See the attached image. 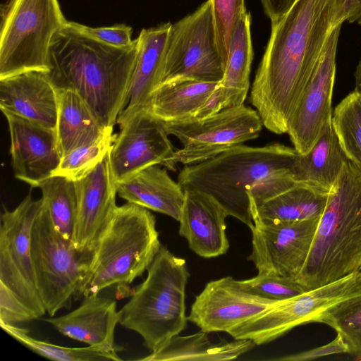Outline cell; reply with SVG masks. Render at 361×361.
I'll return each mask as SVG.
<instances>
[{
    "label": "cell",
    "mask_w": 361,
    "mask_h": 361,
    "mask_svg": "<svg viewBox=\"0 0 361 361\" xmlns=\"http://www.w3.org/2000/svg\"><path fill=\"white\" fill-rule=\"evenodd\" d=\"M224 73L210 0L171 24L160 85L183 80L220 82Z\"/></svg>",
    "instance_id": "10"
},
{
    "label": "cell",
    "mask_w": 361,
    "mask_h": 361,
    "mask_svg": "<svg viewBox=\"0 0 361 361\" xmlns=\"http://www.w3.org/2000/svg\"><path fill=\"white\" fill-rule=\"evenodd\" d=\"M264 12L271 23L279 20L297 0H261Z\"/></svg>",
    "instance_id": "40"
},
{
    "label": "cell",
    "mask_w": 361,
    "mask_h": 361,
    "mask_svg": "<svg viewBox=\"0 0 361 361\" xmlns=\"http://www.w3.org/2000/svg\"><path fill=\"white\" fill-rule=\"evenodd\" d=\"M297 153L280 143L263 147L242 144L204 161L184 166L178 182L183 190L209 195L228 216L251 228L254 222L248 192L268 178L290 171Z\"/></svg>",
    "instance_id": "3"
},
{
    "label": "cell",
    "mask_w": 361,
    "mask_h": 361,
    "mask_svg": "<svg viewBox=\"0 0 361 361\" xmlns=\"http://www.w3.org/2000/svg\"><path fill=\"white\" fill-rule=\"evenodd\" d=\"M355 90L361 94V59L359 61L354 73Z\"/></svg>",
    "instance_id": "42"
},
{
    "label": "cell",
    "mask_w": 361,
    "mask_h": 361,
    "mask_svg": "<svg viewBox=\"0 0 361 361\" xmlns=\"http://www.w3.org/2000/svg\"><path fill=\"white\" fill-rule=\"evenodd\" d=\"M120 131L109 152L116 183L154 165L164 166L175 150L163 122L147 109L118 118Z\"/></svg>",
    "instance_id": "14"
},
{
    "label": "cell",
    "mask_w": 361,
    "mask_h": 361,
    "mask_svg": "<svg viewBox=\"0 0 361 361\" xmlns=\"http://www.w3.org/2000/svg\"><path fill=\"white\" fill-rule=\"evenodd\" d=\"M341 27L332 30L288 124L287 133L300 154H307L333 124L332 96Z\"/></svg>",
    "instance_id": "13"
},
{
    "label": "cell",
    "mask_w": 361,
    "mask_h": 361,
    "mask_svg": "<svg viewBox=\"0 0 361 361\" xmlns=\"http://www.w3.org/2000/svg\"><path fill=\"white\" fill-rule=\"evenodd\" d=\"M278 302L249 293L240 287L237 280L225 276L206 284L195 297L188 321L207 333H228Z\"/></svg>",
    "instance_id": "16"
},
{
    "label": "cell",
    "mask_w": 361,
    "mask_h": 361,
    "mask_svg": "<svg viewBox=\"0 0 361 361\" xmlns=\"http://www.w3.org/2000/svg\"><path fill=\"white\" fill-rule=\"evenodd\" d=\"M329 193L296 183L256 207H251L254 224L295 222L319 219Z\"/></svg>",
    "instance_id": "26"
},
{
    "label": "cell",
    "mask_w": 361,
    "mask_h": 361,
    "mask_svg": "<svg viewBox=\"0 0 361 361\" xmlns=\"http://www.w3.org/2000/svg\"><path fill=\"white\" fill-rule=\"evenodd\" d=\"M207 332H199L188 336H175L142 361L230 360L250 351L256 345L249 339H234L228 341L220 339L214 342Z\"/></svg>",
    "instance_id": "25"
},
{
    "label": "cell",
    "mask_w": 361,
    "mask_h": 361,
    "mask_svg": "<svg viewBox=\"0 0 361 361\" xmlns=\"http://www.w3.org/2000/svg\"><path fill=\"white\" fill-rule=\"evenodd\" d=\"M250 14L240 16L231 39L224 76L219 83L221 110L244 104L250 88L252 61Z\"/></svg>",
    "instance_id": "27"
},
{
    "label": "cell",
    "mask_w": 361,
    "mask_h": 361,
    "mask_svg": "<svg viewBox=\"0 0 361 361\" xmlns=\"http://www.w3.org/2000/svg\"><path fill=\"white\" fill-rule=\"evenodd\" d=\"M171 23L142 29L137 37V54L131 78L128 102L118 118L145 109L162 80L166 44Z\"/></svg>",
    "instance_id": "22"
},
{
    "label": "cell",
    "mask_w": 361,
    "mask_h": 361,
    "mask_svg": "<svg viewBox=\"0 0 361 361\" xmlns=\"http://www.w3.org/2000/svg\"><path fill=\"white\" fill-rule=\"evenodd\" d=\"M137 54V38L113 46L68 20L52 39L45 73L57 90L75 92L105 127H114L128 102Z\"/></svg>",
    "instance_id": "2"
},
{
    "label": "cell",
    "mask_w": 361,
    "mask_h": 361,
    "mask_svg": "<svg viewBox=\"0 0 361 361\" xmlns=\"http://www.w3.org/2000/svg\"><path fill=\"white\" fill-rule=\"evenodd\" d=\"M219 83L183 80L160 85L145 109L163 123L193 118L218 89Z\"/></svg>",
    "instance_id": "28"
},
{
    "label": "cell",
    "mask_w": 361,
    "mask_h": 361,
    "mask_svg": "<svg viewBox=\"0 0 361 361\" xmlns=\"http://www.w3.org/2000/svg\"><path fill=\"white\" fill-rule=\"evenodd\" d=\"M343 4V0H297L271 23L250 96L264 127L271 133H287L332 30L345 21Z\"/></svg>",
    "instance_id": "1"
},
{
    "label": "cell",
    "mask_w": 361,
    "mask_h": 361,
    "mask_svg": "<svg viewBox=\"0 0 361 361\" xmlns=\"http://www.w3.org/2000/svg\"><path fill=\"white\" fill-rule=\"evenodd\" d=\"M39 188L54 227L65 238L72 241L78 204L75 181L52 176L44 180Z\"/></svg>",
    "instance_id": "30"
},
{
    "label": "cell",
    "mask_w": 361,
    "mask_h": 361,
    "mask_svg": "<svg viewBox=\"0 0 361 361\" xmlns=\"http://www.w3.org/2000/svg\"><path fill=\"white\" fill-rule=\"evenodd\" d=\"M343 12L345 20L361 25V0H343Z\"/></svg>",
    "instance_id": "41"
},
{
    "label": "cell",
    "mask_w": 361,
    "mask_h": 361,
    "mask_svg": "<svg viewBox=\"0 0 361 361\" xmlns=\"http://www.w3.org/2000/svg\"><path fill=\"white\" fill-rule=\"evenodd\" d=\"M114 127L94 142L80 146L61 157L53 176L77 181L87 176L109 154L116 134Z\"/></svg>",
    "instance_id": "33"
},
{
    "label": "cell",
    "mask_w": 361,
    "mask_h": 361,
    "mask_svg": "<svg viewBox=\"0 0 361 361\" xmlns=\"http://www.w3.org/2000/svg\"><path fill=\"white\" fill-rule=\"evenodd\" d=\"M59 91L45 73L29 71L0 80V109L56 129Z\"/></svg>",
    "instance_id": "20"
},
{
    "label": "cell",
    "mask_w": 361,
    "mask_h": 361,
    "mask_svg": "<svg viewBox=\"0 0 361 361\" xmlns=\"http://www.w3.org/2000/svg\"><path fill=\"white\" fill-rule=\"evenodd\" d=\"M3 114L8 126L14 176L32 188H39L53 176L61 161L56 129L8 112Z\"/></svg>",
    "instance_id": "17"
},
{
    "label": "cell",
    "mask_w": 361,
    "mask_h": 361,
    "mask_svg": "<svg viewBox=\"0 0 361 361\" xmlns=\"http://www.w3.org/2000/svg\"><path fill=\"white\" fill-rule=\"evenodd\" d=\"M76 25L85 33L104 43L126 47L132 44V27L125 24H117L109 27H92L76 23Z\"/></svg>",
    "instance_id": "38"
},
{
    "label": "cell",
    "mask_w": 361,
    "mask_h": 361,
    "mask_svg": "<svg viewBox=\"0 0 361 361\" xmlns=\"http://www.w3.org/2000/svg\"><path fill=\"white\" fill-rule=\"evenodd\" d=\"M359 295H361V271L279 301L227 334L234 339L251 340L257 345L266 344L298 326L318 322L322 314L331 308Z\"/></svg>",
    "instance_id": "11"
},
{
    "label": "cell",
    "mask_w": 361,
    "mask_h": 361,
    "mask_svg": "<svg viewBox=\"0 0 361 361\" xmlns=\"http://www.w3.org/2000/svg\"><path fill=\"white\" fill-rule=\"evenodd\" d=\"M350 348L343 336L337 333L335 338L324 345L319 346L306 351L288 355L281 357L273 358L278 361H305L341 353H349Z\"/></svg>",
    "instance_id": "39"
},
{
    "label": "cell",
    "mask_w": 361,
    "mask_h": 361,
    "mask_svg": "<svg viewBox=\"0 0 361 361\" xmlns=\"http://www.w3.org/2000/svg\"><path fill=\"white\" fill-rule=\"evenodd\" d=\"M142 283L119 310V324L138 334L155 351L187 326L185 287L190 274L183 258L161 246Z\"/></svg>",
    "instance_id": "5"
},
{
    "label": "cell",
    "mask_w": 361,
    "mask_h": 361,
    "mask_svg": "<svg viewBox=\"0 0 361 361\" xmlns=\"http://www.w3.org/2000/svg\"><path fill=\"white\" fill-rule=\"evenodd\" d=\"M161 246L149 209L130 202L118 206L93 252L79 297L130 285L147 270Z\"/></svg>",
    "instance_id": "6"
},
{
    "label": "cell",
    "mask_w": 361,
    "mask_h": 361,
    "mask_svg": "<svg viewBox=\"0 0 361 361\" xmlns=\"http://www.w3.org/2000/svg\"><path fill=\"white\" fill-rule=\"evenodd\" d=\"M42 199L28 194L13 210L4 209L0 226V283L10 289L40 318L47 313L32 267L30 240Z\"/></svg>",
    "instance_id": "12"
},
{
    "label": "cell",
    "mask_w": 361,
    "mask_h": 361,
    "mask_svg": "<svg viewBox=\"0 0 361 361\" xmlns=\"http://www.w3.org/2000/svg\"><path fill=\"white\" fill-rule=\"evenodd\" d=\"M119 319L114 300L93 294L84 297L82 304L74 310L43 320L71 339L89 346L118 351L114 331Z\"/></svg>",
    "instance_id": "21"
},
{
    "label": "cell",
    "mask_w": 361,
    "mask_h": 361,
    "mask_svg": "<svg viewBox=\"0 0 361 361\" xmlns=\"http://www.w3.org/2000/svg\"><path fill=\"white\" fill-rule=\"evenodd\" d=\"M218 49L224 68L231 39L240 16L246 11L245 0H210Z\"/></svg>",
    "instance_id": "36"
},
{
    "label": "cell",
    "mask_w": 361,
    "mask_h": 361,
    "mask_svg": "<svg viewBox=\"0 0 361 361\" xmlns=\"http://www.w3.org/2000/svg\"><path fill=\"white\" fill-rule=\"evenodd\" d=\"M0 80L48 73L50 45L68 21L58 0H6L0 8Z\"/></svg>",
    "instance_id": "7"
},
{
    "label": "cell",
    "mask_w": 361,
    "mask_h": 361,
    "mask_svg": "<svg viewBox=\"0 0 361 361\" xmlns=\"http://www.w3.org/2000/svg\"><path fill=\"white\" fill-rule=\"evenodd\" d=\"M59 91L56 127L61 157L80 146L94 142L106 130L85 101L72 90Z\"/></svg>",
    "instance_id": "29"
},
{
    "label": "cell",
    "mask_w": 361,
    "mask_h": 361,
    "mask_svg": "<svg viewBox=\"0 0 361 361\" xmlns=\"http://www.w3.org/2000/svg\"><path fill=\"white\" fill-rule=\"evenodd\" d=\"M243 290L262 298L281 301L307 290L296 279L276 274H257L253 278L237 281Z\"/></svg>",
    "instance_id": "35"
},
{
    "label": "cell",
    "mask_w": 361,
    "mask_h": 361,
    "mask_svg": "<svg viewBox=\"0 0 361 361\" xmlns=\"http://www.w3.org/2000/svg\"><path fill=\"white\" fill-rule=\"evenodd\" d=\"M38 319L10 289L0 283V323L17 325Z\"/></svg>",
    "instance_id": "37"
},
{
    "label": "cell",
    "mask_w": 361,
    "mask_h": 361,
    "mask_svg": "<svg viewBox=\"0 0 361 361\" xmlns=\"http://www.w3.org/2000/svg\"><path fill=\"white\" fill-rule=\"evenodd\" d=\"M319 219L254 224L250 228L252 252L248 260L253 262L258 274L296 279L309 255Z\"/></svg>",
    "instance_id": "15"
},
{
    "label": "cell",
    "mask_w": 361,
    "mask_h": 361,
    "mask_svg": "<svg viewBox=\"0 0 361 361\" xmlns=\"http://www.w3.org/2000/svg\"><path fill=\"white\" fill-rule=\"evenodd\" d=\"M361 271V172L348 160L331 189L296 280L307 290Z\"/></svg>",
    "instance_id": "4"
},
{
    "label": "cell",
    "mask_w": 361,
    "mask_h": 361,
    "mask_svg": "<svg viewBox=\"0 0 361 361\" xmlns=\"http://www.w3.org/2000/svg\"><path fill=\"white\" fill-rule=\"evenodd\" d=\"M348 161L332 124L307 154L297 153L290 171L295 182L329 193Z\"/></svg>",
    "instance_id": "24"
},
{
    "label": "cell",
    "mask_w": 361,
    "mask_h": 361,
    "mask_svg": "<svg viewBox=\"0 0 361 361\" xmlns=\"http://www.w3.org/2000/svg\"><path fill=\"white\" fill-rule=\"evenodd\" d=\"M1 329L18 343L32 352L49 360L59 361L121 360L118 351L107 350L87 345L68 348L54 345L30 336L28 330L13 324L0 323Z\"/></svg>",
    "instance_id": "31"
},
{
    "label": "cell",
    "mask_w": 361,
    "mask_h": 361,
    "mask_svg": "<svg viewBox=\"0 0 361 361\" xmlns=\"http://www.w3.org/2000/svg\"><path fill=\"white\" fill-rule=\"evenodd\" d=\"M185 200L179 219V235L197 255L212 258L224 255L229 248L226 234V210L204 192L184 190Z\"/></svg>",
    "instance_id": "19"
},
{
    "label": "cell",
    "mask_w": 361,
    "mask_h": 361,
    "mask_svg": "<svg viewBox=\"0 0 361 361\" xmlns=\"http://www.w3.org/2000/svg\"><path fill=\"white\" fill-rule=\"evenodd\" d=\"M164 124L167 133L182 144L164 166L171 171H176L177 164L202 162L254 140L264 127L257 111L245 104L226 108L202 118Z\"/></svg>",
    "instance_id": "9"
},
{
    "label": "cell",
    "mask_w": 361,
    "mask_h": 361,
    "mask_svg": "<svg viewBox=\"0 0 361 361\" xmlns=\"http://www.w3.org/2000/svg\"><path fill=\"white\" fill-rule=\"evenodd\" d=\"M341 334L350 353L361 360V295L343 301L331 308L319 319Z\"/></svg>",
    "instance_id": "34"
},
{
    "label": "cell",
    "mask_w": 361,
    "mask_h": 361,
    "mask_svg": "<svg viewBox=\"0 0 361 361\" xmlns=\"http://www.w3.org/2000/svg\"><path fill=\"white\" fill-rule=\"evenodd\" d=\"M30 250L39 294L47 313L54 317L79 297L93 252L76 249L56 230L43 201L32 225Z\"/></svg>",
    "instance_id": "8"
},
{
    "label": "cell",
    "mask_w": 361,
    "mask_h": 361,
    "mask_svg": "<svg viewBox=\"0 0 361 361\" xmlns=\"http://www.w3.org/2000/svg\"><path fill=\"white\" fill-rule=\"evenodd\" d=\"M333 126L348 159L361 172V94L353 90L333 112Z\"/></svg>",
    "instance_id": "32"
},
{
    "label": "cell",
    "mask_w": 361,
    "mask_h": 361,
    "mask_svg": "<svg viewBox=\"0 0 361 361\" xmlns=\"http://www.w3.org/2000/svg\"><path fill=\"white\" fill-rule=\"evenodd\" d=\"M78 215L72 243L86 252H94L99 238L117 208L116 183L109 154L83 178L75 181Z\"/></svg>",
    "instance_id": "18"
},
{
    "label": "cell",
    "mask_w": 361,
    "mask_h": 361,
    "mask_svg": "<svg viewBox=\"0 0 361 361\" xmlns=\"http://www.w3.org/2000/svg\"><path fill=\"white\" fill-rule=\"evenodd\" d=\"M117 194L133 203L179 221L185 191L165 169L154 165L116 183Z\"/></svg>",
    "instance_id": "23"
}]
</instances>
